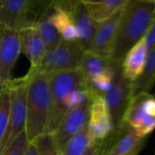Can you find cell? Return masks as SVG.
Segmentation results:
<instances>
[{"label":"cell","mask_w":155,"mask_h":155,"mask_svg":"<svg viewBox=\"0 0 155 155\" xmlns=\"http://www.w3.org/2000/svg\"><path fill=\"white\" fill-rule=\"evenodd\" d=\"M154 20L155 4L141 0H128L120 20L110 58L122 63L128 51L146 36Z\"/></svg>","instance_id":"cell-1"},{"label":"cell","mask_w":155,"mask_h":155,"mask_svg":"<svg viewBox=\"0 0 155 155\" xmlns=\"http://www.w3.org/2000/svg\"><path fill=\"white\" fill-rule=\"evenodd\" d=\"M27 77L28 83L25 130L30 142L46 132L50 94L48 74L28 70Z\"/></svg>","instance_id":"cell-2"},{"label":"cell","mask_w":155,"mask_h":155,"mask_svg":"<svg viewBox=\"0 0 155 155\" xmlns=\"http://www.w3.org/2000/svg\"><path fill=\"white\" fill-rule=\"evenodd\" d=\"M50 104L46 132L54 133L68 111V100L76 90L87 87L80 68L66 71H55L48 74Z\"/></svg>","instance_id":"cell-3"},{"label":"cell","mask_w":155,"mask_h":155,"mask_svg":"<svg viewBox=\"0 0 155 155\" xmlns=\"http://www.w3.org/2000/svg\"><path fill=\"white\" fill-rule=\"evenodd\" d=\"M28 79L27 75L10 81L11 101L8 127L0 142V155L8 149L14 140L26 128L27 120V93Z\"/></svg>","instance_id":"cell-4"},{"label":"cell","mask_w":155,"mask_h":155,"mask_svg":"<svg viewBox=\"0 0 155 155\" xmlns=\"http://www.w3.org/2000/svg\"><path fill=\"white\" fill-rule=\"evenodd\" d=\"M84 53L76 41L61 39L55 48L45 53L38 67L29 68V70L48 74L55 71L78 69L80 68Z\"/></svg>","instance_id":"cell-5"},{"label":"cell","mask_w":155,"mask_h":155,"mask_svg":"<svg viewBox=\"0 0 155 155\" xmlns=\"http://www.w3.org/2000/svg\"><path fill=\"white\" fill-rule=\"evenodd\" d=\"M122 122L130 126L138 137H147L155 130V96L144 92L132 97Z\"/></svg>","instance_id":"cell-6"},{"label":"cell","mask_w":155,"mask_h":155,"mask_svg":"<svg viewBox=\"0 0 155 155\" xmlns=\"http://www.w3.org/2000/svg\"><path fill=\"white\" fill-rule=\"evenodd\" d=\"M130 91L131 81L123 75L120 67L115 72L110 88L101 96L109 110L113 130L118 129L122 122L131 99Z\"/></svg>","instance_id":"cell-7"},{"label":"cell","mask_w":155,"mask_h":155,"mask_svg":"<svg viewBox=\"0 0 155 155\" xmlns=\"http://www.w3.org/2000/svg\"><path fill=\"white\" fill-rule=\"evenodd\" d=\"M91 104L88 103L68 110L59 126L52 133L58 152L73 136L88 128Z\"/></svg>","instance_id":"cell-8"},{"label":"cell","mask_w":155,"mask_h":155,"mask_svg":"<svg viewBox=\"0 0 155 155\" xmlns=\"http://www.w3.org/2000/svg\"><path fill=\"white\" fill-rule=\"evenodd\" d=\"M20 54V32L0 21V77L12 80V73Z\"/></svg>","instance_id":"cell-9"},{"label":"cell","mask_w":155,"mask_h":155,"mask_svg":"<svg viewBox=\"0 0 155 155\" xmlns=\"http://www.w3.org/2000/svg\"><path fill=\"white\" fill-rule=\"evenodd\" d=\"M124 7L125 6L117 10L108 18L98 23L94 38L89 51L87 52L110 58Z\"/></svg>","instance_id":"cell-10"},{"label":"cell","mask_w":155,"mask_h":155,"mask_svg":"<svg viewBox=\"0 0 155 155\" xmlns=\"http://www.w3.org/2000/svg\"><path fill=\"white\" fill-rule=\"evenodd\" d=\"M142 139L138 137L130 126L122 122L101 141L99 155H123L133 149Z\"/></svg>","instance_id":"cell-11"},{"label":"cell","mask_w":155,"mask_h":155,"mask_svg":"<svg viewBox=\"0 0 155 155\" xmlns=\"http://www.w3.org/2000/svg\"><path fill=\"white\" fill-rule=\"evenodd\" d=\"M68 14L77 30L76 42L84 52L89 51L96 33L98 22L91 17L87 7L81 1L77 2Z\"/></svg>","instance_id":"cell-12"},{"label":"cell","mask_w":155,"mask_h":155,"mask_svg":"<svg viewBox=\"0 0 155 155\" xmlns=\"http://www.w3.org/2000/svg\"><path fill=\"white\" fill-rule=\"evenodd\" d=\"M30 0H5L0 7V21L6 26L20 31L33 26L29 16Z\"/></svg>","instance_id":"cell-13"},{"label":"cell","mask_w":155,"mask_h":155,"mask_svg":"<svg viewBox=\"0 0 155 155\" xmlns=\"http://www.w3.org/2000/svg\"><path fill=\"white\" fill-rule=\"evenodd\" d=\"M88 130L93 140L101 141L113 130L110 116L102 97H95L91 104Z\"/></svg>","instance_id":"cell-14"},{"label":"cell","mask_w":155,"mask_h":155,"mask_svg":"<svg viewBox=\"0 0 155 155\" xmlns=\"http://www.w3.org/2000/svg\"><path fill=\"white\" fill-rule=\"evenodd\" d=\"M20 53H23L30 62V68L38 66L46 53L44 43L35 28L30 26L20 31Z\"/></svg>","instance_id":"cell-15"},{"label":"cell","mask_w":155,"mask_h":155,"mask_svg":"<svg viewBox=\"0 0 155 155\" xmlns=\"http://www.w3.org/2000/svg\"><path fill=\"white\" fill-rule=\"evenodd\" d=\"M120 67H121V63L115 62L110 58L101 57L91 52H85L80 69L87 84L96 77L107 72L115 71Z\"/></svg>","instance_id":"cell-16"},{"label":"cell","mask_w":155,"mask_h":155,"mask_svg":"<svg viewBox=\"0 0 155 155\" xmlns=\"http://www.w3.org/2000/svg\"><path fill=\"white\" fill-rule=\"evenodd\" d=\"M147 54L148 49L144 38L136 43L126 54L121 63V70L130 81L133 82L141 74L146 62Z\"/></svg>","instance_id":"cell-17"},{"label":"cell","mask_w":155,"mask_h":155,"mask_svg":"<svg viewBox=\"0 0 155 155\" xmlns=\"http://www.w3.org/2000/svg\"><path fill=\"white\" fill-rule=\"evenodd\" d=\"M155 83V45L148 50L143 70L136 81L131 82V98L144 92H149Z\"/></svg>","instance_id":"cell-18"},{"label":"cell","mask_w":155,"mask_h":155,"mask_svg":"<svg viewBox=\"0 0 155 155\" xmlns=\"http://www.w3.org/2000/svg\"><path fill=\"white\" fill-rule=\"evenodd\" d=\"M80 0H30L29 16L32 21H36L43 14L55 8H61L69 13Z\"/></svg>","instance_id":"cell-19"},{"label":"cell","mask_w":155,"mask_h":155,"mask_svg":"<svg viewBox=\"0 0 155 155\" xmlns=\"http://www.w3.org/2000/svg\"><path fill=\"white\" fill-rule=\"evenodd\" d=\"M50 13L51 11L43 14L34 23V26L44 43L46 52L55 48L62 39L49 19Z\"/></svg>","instance_id":"cell-20"},{"label":"cell","mask_w":155,"mask_h":155,"mask_svg":"<svg viewBox=\"0 0 155 155\" xmlns=\"http://www.w3.org/2000/svg\"><path fill=\"white\" fill-rule=\"evenodd\" d=\"M49 19L63 40L77 41V30L68 12L61 8H55L51 11Z\"/></svg>","instance_id":"cell-21"},{"label":"cell","mask_w":155,"mask_h":155,"mask_svg":"<svg viewBox=\"0 0 155 155\" xmlns=\"http://www.w3.org/2000/svg\"><path fill=\"white\" fill-rule=\"evenodd\" d=\"M128 0H102L98 4L85 6L91 17L99 23L113 15L117 10L125 6Z\"/></svg>","instance_id":"cell-22"},{"label":"cell","mask_w":155,"mask_h":155,"mask_svg":"<svg viewBox=\"0 0 155 155\" xmlns=\"http://www.w3.org/2000/svg\"><path fill=\"white\" fill-rule=\"evenodd\" d=\"M88 128L73 136L58 152V155H82L93 142Z\"/></svg>","instance_id":"cell-23"},{"label":"cell","mask_w":155,"mask_h":155,"mask_svg":"<svg viewBox=\"0 0 155 155\" xmlns=\"http://www.w3.org/2000/svg\"><path fill=\"white\" fill-rule=\"evenodd\" d=\"M9 84L10 81L7 85L0 88V142L5 135L9 120L11 101V91Z\"/></svg>","instance_id":"cell-24"},{"label":"cell","mask_w":155,"mask_h":155,"mask_svg":"<svg viewBox=\"0 0 155 155\" xmlns=\"http://www.w3.org/2000/svg\"><path fill=\"white\" fill-rule=\"evenodd\" d=\"M32 142L37 148L38 155H58V150L51 133L45 132L38 136Z\"/></svg>","instance_id":"cell-25"},{"label":"cell","mask_w":155,"mask_h":155,"mask_svg":"<svg viewBox=\"0 0 155 155\" xmlns=\"http://www.w3.org/2000/svg\"><path fill=\"white\" fill-rule=\"evenodd\" d=\"M28 143L29 141L28 140L26 130H24L2 153V155H25Z\"/></svg>","instance_id":"cell-26"},{"label":"cell","mask_w":155,"mask_h":155,"mask_svg":"<svg viewBox=\"0 0 155 155\" xmlns=\"http://www.w3.org/2000/svg\"><path fill=\"white\" fill-rule=\"evenodd\" d=\"M144 39H145V43L147 46V49L150 50L155 45V20L153 21L146 36L144 37Z\"/></svg>","instance_id":"cell-27"},{"label":"cell","mask_w":155,"mask_h":155,"mask_svg":"<svg viewBox=\"0 0 155 155\" xmlns=\"http://www.w3.org/2000/svg\"><path fill=\"white\" fill-rule=\"evenodd\" d=\"M101 141H96V140H94L89 146V148L85 150V152L82 155H99L100 150H101Z\"/></svg>","instance_id":"cell-28"},{"label":"cell","mask_w":155,"mask_h":155,"mask_svg":"<svg viewBox=\"0 0 155 155\" xmlns=\"http://www.w3.org/2000/svg\"><path fill=\"white\" fill-rule=\"evenodd\" d=\"M146 141H147V137L143 138L133 149H131L130 151H128L127 153H125L123 155H138L141 151V150L144 148V146L146 144Z\"/></svg>","instance_id":"cell-29"},{"label":"cell","mask_w":155,"mask_h":155,"mask_svg":"<svg viewBox=\"0 0 155 155\" xmlns=\"http://www.w3.org/2000/svg\"><path fill=\"white\" fill-rule=\"evenodd\" d=\"M25 155H38L37 148L32 141L28 143V149H27Z\"/></svg>","instance_id":"cell-30"},{"label":"cell","mask_w":155,"mask_h":155,"mask_svg":"<svg viewBox=\"0 0 155 155\" xmlns=\"http://www.w3.org/2000/svg\"><path fill=\"white\" fill-rule=\"evenodd\" d=\"M81 3H83L84 5L86 6H89V5H95V4H98L100 2H101L102 0H80Z\"/></svg>","instance_id":"cell-31"},{"label":"cell","mask_w":155,"mask_h":155,"mask_svg":"<svg viewBox=\"0 0 155 155\" xmlns=\"http://www.w3.org/2000/svg\"><path fill=\"white\" fill-rule=\"evenodd\" d=\"M9 81H6L5 80H3L1 77H0V88L1 87H3V86H5V85H7Z\"/></svg>","instance_id":"cell-32"},{"label":"cell","mask_w":155,"mask_h":155,"mask_svg":"<svg viewBox=\"0 0 155 155\" xmlns=\"http://www.w3.org/2000/svg\"><path fill=\"white\" fill-rule=\"evenodd\" d=\"M141 1H145V2H148V3L155 4V0H141Z\"/></svg>","instance_id":"cell-33"},{"label":"cell","mask_w":155,"mask_h":155,"mask_svg":"<svg viewBox=\"0 0 155 155\" xmlns=\"http://www.w3.org/2000/svg\"><path fill=\"white\" fill-rule=\"evenodd\" d=\"M4 2H5V0H0V7H1L4 4Z\"/></svg>","instance_id":"cell-34"}]
</instances>
